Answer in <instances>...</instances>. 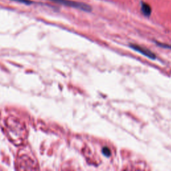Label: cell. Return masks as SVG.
Returning <instances> with one entry per match:
<instances>
[{
    "mask_svg": "<svg viewBox=\"0 0 171 171\" xmlns=\"http://www.w3.org/2000/svg\"><path fill=\"white\" fill-rule=\"evenodd\" d=\"M6 124L10 138L15 141L16 144L22 143L27 136L24 125L13 118L8 119Z\"/></svg>",
    "mask_w": 171,
    "mask_h": 171,
    "instance_id": "cell-1",
    "label": "cell"
},
{
    "mask_svg": "<svg viewBox=\"0 0 171 171\" xmlns=\"http://www.w3.org/2000/svg\"><path fill=\"white\" fill-rule=\"evenodd\" d=\"M50 1L56 3V4L75 8V9L77 10L86 11V12H90L92 11V7L89 5L85 4V3L72 1V0H50Z\"/></svg>",
    "mask_w": 171,
    "mask_h": 171,
    "instance_id": "cell-2",
    "label": "cell"
},
{
    "mask_svg": "<svg viewBox=\"0 0 171 171\" xmlns=\"http://www.w3.org/2000/svg\"><path fill=\"white\" fill-rule=\"evenodd\" d=\"M129 46L131 49L136 51V52L141 53L142 55H144V56H146L150 59H155L156 58V56L155 55V54L146 48L142 47L141 45L136 44H130Z\"/></svg>",
    "mask_w": 171,
    "mask_h": 171,
    "instance_id": "cell-3",
    "label": "cell"
},
{
    "mask_svg": "<svg viewBox=\"0 0 171 171\" xmlns=\"http://www.w3.org/2000/svg\"><path fill=\"white\" fill-rule=\"evenodd\" d=\"M19 164L21 165L22 169H35L34 165L36 164V162L33 161L32 158L28 157V156H21Z\"/></svg>",
    "mask_w": 171,
    "mask_h": 171,
    "instance_id": "cell-4",
    "label": "cell"
},
{
    "mask_svg": "<svg viewBox=\"0 0 171 171\" xmlns=\"http://www.w3.org/2000/svg\"><path fill=\"white\" fill-rule=\"evenodd\" d=\"M141 11L145 16H150L152 12V9L149 4L146 3H142L141 5Z\"/></svg>",
    "mask_w": 171,
    "mask_h": 171,
    "instance_id": "cell-5",
    "label": "cell"
},
{
    "mask_svg": "<svg viewBox=\"0 0 171 171\" xmlns=\"http://www.w3.org/2000/svg\"><path fill=\"white\" fill-rule=\"evenodd\" d=\"M102 152L103 154V155H104L106 157H110L111 156V151L109 148L107 146H105L104 148H102Z\"/></svg>",
    "mask_w": 171,
    "mask_h": 171,
    "instance_id": "cell-6",
    "label": "cell"
},
{
    "mask_svg": "<svg viewBox=\"0 0 171 171\" xmlns=\"http://www.w3.org/2000/svg\"><path fill=\"white\" fill-rule=\"evenodd\" d=\"M11 1L19 2V3H21V4H24L26 5H30V4H33V2L32 1H30V0H11Z\"/></svg>",
    "mask_w": 171,
    "mask_h": 171,
    "instance_id": "cell-7",
    "label": "cell"
},
{
    "mask_svg": "<svg viewBox=\"0 0 171 171\" xmlns=\"http://www.w3.org/2000/svg\"><path fill=\"white\" fill-rule=\"evenodd\" d=\"M157 44L158 46L164 48H167V49H171V45H167V44H161V43L157 42Z\"/></svg>",
    "mask_w": 171,
    "mask_h": 171,
    "instance_id": "cell-8",
    "label": "cell"
}]
</instances>
